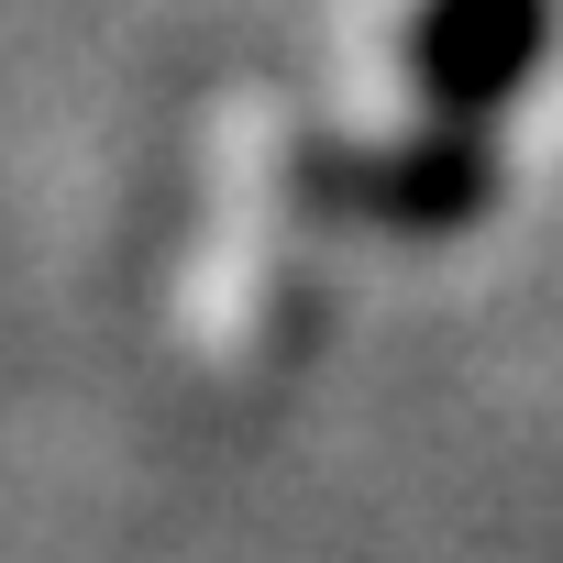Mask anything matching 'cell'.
<instances>
[{
    "label": "cell",
    "instance_id": "obj_2",
    "mask_svg": "<svg viewBox=\"0 0 563 563\" xmlns=\"http://www.w3.org/2000/svg\"><path fill=\"white\" fill-rule=\"evenodd\" d=\"M552 56V0H420L398 67L431 122H497Z\"/></svg>",
    "mask_w": 563,
    "mask_h": 563
},
{
    "label": "cell",
    "instance_id": "obj_1",
    "mask_svg": "<svg viewBox=\"0 0 563 563\" xmlns=\"http://www.w3.org/2000/svg\"><path fill=\"white\" fill-rule=\"evenodd\" d=\"M299 199L387 221V232H464L497 199V144H486V122H420L398 144H310Z\"/></svg>",
    "mask_w": 563,
    "mask_h": 563
}]
</instances>
